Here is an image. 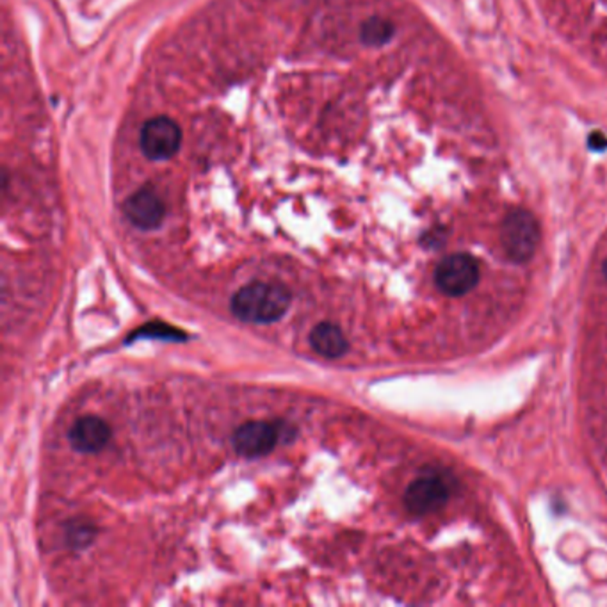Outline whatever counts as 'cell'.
I'll return each mask as SVG.
<instances>
[{"instance_id":"obj_6","label":"cell","mask_w":607,"mask_h":607,"mask_svg":"<svg viewBox=\"0 0 607 607\" xmlns=\"http://www.w3.org/2000/svg\"><path fill=\"white\" fill-rule=\"evenodd\" d=\"M280 440L274 424L265 421H250L237 428L234 434V447L244 458H261L269 454Z\"/></svg>"},{"instance_id":"obj_2","label":"cell","mask_w":607,"mask_h":607,"mask_svg":"<svg viewBox=\"0 0 607 607\" xmlns=\"http://www.w3.org/2000/svg\"><path fill=\"white\" fill-rule=\"evenodd\" d=\"M501 243L512 262L531 261L540 243V224L527 211L515 209L503 221Z\"/></svg>"},{"instance_id":"obj_1","label":"cell","mask_w":607,"mask_h":607,"mask_svg":"<svg viewBox=\"0 0 607 607\" xmlns=\"http://www.w3.org/2000/svg\"><path fill=\"white\" fill-rule=\"evenodd\" d=\"M293 304L287 287L269 282H254L239 289L232 298V312L250 324H269L282 319Z\"/></svg>"},{"instance_id":"obj_7","label":"cell","mask_w":607,"mask_h":607,"mask_svg":"<svg viewBox=\"0 0 607 607\" xmlns=\"http://www.w3.org/2000/svg\"><path fill=\"white\" fill-rule=\"evenodd\" d=\"M124 213L135 228L155 230L164 221L166 205L154 189L143 187L125 202Z\"/></svg>"},{"instance_id":"obj_3","label":"cell","mask_w":607,"mask_h":607,"mask_svg":"<svg viewBox=\"0 0 607 607\" xmlns=\"http://www.w3.org/2000/svg\"><path fill=\"white\" fill-rule=\"evenodd\" d=\"M481 276L479 262L469 254H453L434 269V284L442 294L460 298L476 289Z\"/></svg>"},{"instance_id":"obj_4","label":"cell","mask_w":607,"mask_h":607,"mask_svg":"<svg viewBox=\"0 0 607 607\" xmlns=\"http://www.w3.org/2000/svg\"><path fill=\"white\" fill-rule=\"evenodd\" d=\"M139 144L148 159L168 161L180 150L182 131L172 118L157 116L143 125L139 134Z\"/></svg>"},{"instance_id":"obj_11","label":"cell","mask_w":607,"mask_h":607,"mask_svg":"<svg viewBox=\"0 0 607 607\" xmlns=\"http://www.w3.org/2000/svg\"><path fill=\"white\" fill-rule=\"evenodd\" d=\"M95 527L89 522L72 521L66 529V542L72 549H85L95 540Z\"/></svg>"},{"instance_id":"obj_9","label":"cell","mask_w":607,"mask_h":607,"mask_svg":"<svg viewBox=\"0 0 607 607\" xmlns=\"http://www.w3.org/2000/svg\"><path fill=\"white\" fill-rule=\"evenodd\" d=\"M310 346L313 351L324 358H341L347 351L346 335L337 324L332 323H319L310 333Z\"/></svg>"},{"instance_id":"obj_12","label":"cell","mask_w":607,"mask_h":607,"mask_svg":"<svg viewBox=\"0 0 607 607\" xmlns=\"http://www.w3.org/2000/svg\"><path fill=\"white\" fill-rule=\"evenodd\" d=\"M588 141H590V148L592 150L602 152V150H606L607 148V137L604 134H601V132H593Z\"/></svg>"},{"instance_id":"obj_5","label":"cell","mask_w":607,"mask_h":607,"mask_svg":"<svg viewBox=\"0 0 607 607\" xmlns=\"http://www.w3.org/2000/svg\"><path fill=\"white\" fill-rule=\"evenodd\" d=\"M451 497L449 479L438 474H426L410 483L406 490V508L415 515H428L443 508Z\"/></svg>"},{"instance_id":"obj_10","label":"cell","mask_w":607,"mask_h":607,"mask_svg":"<svg viewBox=\"0 0 607 607\" xmlns=\"http://www.w3.org/2000/svg\"><path fill=\"white\" fill-rule=\"evenodd\" d=\"M392 36H393V25L385 18L373 16L362 25L360 38L365 45L380 46V45L387 44Z\"/></svg>"},{"instance_id":"obj_8","label":"cell","mask_w":607,"mask_h":607,"mask_svg":"<svg viewBox=\"0 0 607 607\" xmlns=\"http://www.w3.org/2000/svg\"><path fill=\"white\" fill-rule=\"evenodd\" d=\"M68 440L77 453L95 454L102 451L111 440V428L104 419L96 415H86L74 423L68 432Z\"/></svg>"}]
</instances>
